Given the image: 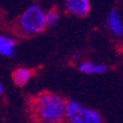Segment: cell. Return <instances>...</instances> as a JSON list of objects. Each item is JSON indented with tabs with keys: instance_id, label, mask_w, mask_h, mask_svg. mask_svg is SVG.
Returning a JSON list of instances; mask_svg holds the SVG:
<instances>
[{
	"instance_id": "1",
	"label": "cell",
	"mask_w": 123,
	"mask_h": 123,
	"mask_svg": "<svg viewBox=\"0 0 123 123\" xmlns=\"http://www.w3.org/2000/svg\"><path fill=\"white\" fill-rule=\"evenodd\" d=\"M30 106L35 123H66L67 101L58 94L42 92L32 99Z\"/></svg>"
},
{
	"instance_id": "2",
	"label": "cell",
	"mask_w": 123,
	"mask_h": 123,
	"mask_svg": "<svg viewBox=\"0 0 123 123\" xmlns=\"http://www.w3.org/2000/svg\"><path fill=\"white\" fill-rule=\"evenodd\" d=\"M17 31L24 36H34L46 27L45 11L37 5H32L23 11L17 19Z\"/></svg>"
},
{
	"instance_id": "3",
	"label": "cell",
	"mask_w": 123,
	"mask_h": 123,
	"mask_svg": "<svg viewBox=\"0 0 123 123\" xmlns=\"http://www.w3.org/2000/svg\"><path fill=\"white\" fill-rule=\"evenodd\" d=\"M66 123H103L101 114L75 99L67 101Z\"/></svg>"
},
{
	"instance_id": "4",
	"label": "cell",
	"mask_w": 123,
	"mask_h": 123,
	"mask_svg": "<svg viewBox=\"0 0 123 123\" xmlns=\"http://www.w3.org/2000/svg\"><path fill=\"white\" fill-rule=\"evenodd\" d=\"M63 6L67 14L78 18H84L90 12L89 0H63Z\"/></svg>"
},
{
	"instance_id": "5",
	"label": "cell",
	"mask_w": 123,
	"mask_h": 123,
	"mask_svg": "<svg viewBox=\"0 0 123 123\" xmlns=\"http://www.w3.org/2000/svg\"><path fill=\"white\" fill-rule=\"evenodd\" d=\"M106 25L107 28L114 36H122L123 35V22L121 18V15L119 11L113 9L108 12L107 19H106Z\"/></svg>"
},
{
	"instance_id": "6",
	"label": "cell",
	"mask_w": 123,
	"mask_h": 123,
	"mask_svg": "<svg viewBox=\"0 0 123 123\" xmlns=\"http://www.w3.org/2000/svg\"><path fill=\"white\" fill-rule=\"evenodd\" d=\"M78 70L82 75H103L106 72L107 67L102 63H95L92 61H82L78 64Z\"/></svg>"
},
{
	"instance_id": "7",
	"label": "cell",
	"mask_w": 123,
	"mask_h": 123,
	"mask_svg": "<svg viewBox=\"0 0 123 123\" xmlns=\"http://www.w3.org/2000/svg\"><path fill=\"white\" fill-rule=\"evenodd\" d=\"M16 42L7 35H0V55L5 58H11L15 53Z\"/></svg>"
},
{
	"instance_id": "8",
	"label": "cell",
	"mask_w": 123,
	"mask_h": 123,
	"mask_svg": "<svg viewBox=\"0 0 123 123\" xmlns=\"http://www.w3.org/2000/svg\"><path fill=\"white\" fill-rule=\"evenodd\" d=\"M33 76V71L27 68H17L12 72V81L16 86L23 87L27 82L30 81V79Z\"/></svg>"
},
{
	"instance_id": "9",
	"label": "cell",
	"mask_w": 123,
	"mask_h": 123,
	"mask_svg": "<svg viewBox=\"0 0 123 123\" xmlns=\"http://www.w3.org/2000/svg\"><path fill=\"white\" fill-rule=\"evenodd\" d=\"M59 20V12L55 8H51L49 11L45 12V22L46 27H53Z\"/></svg>"
},
{
	"instance_id": "10",
	"label": "cell",
	"mask_w": 123,
	"mask_h": 123,
	"mask_svg": "<svg viewBox=\"0 0 123 123\" xmlns=\"http://www.w3.org/2000/svg\"><path fill=\"white\" fill-rule=\"evenodd\" d=\"M1 94H4V86H2L1 81H0V95H1Z\"/></svg>"
}]
</instances>
